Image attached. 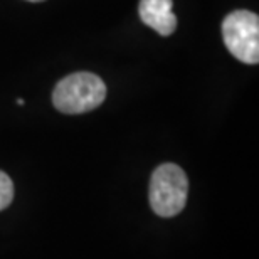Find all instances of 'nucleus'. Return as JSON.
<instances>
[{
	"label": "nucleus",
	"instance_id": "nucleus-1",
	"mask_svg": "<svg viewBox=\"0 0 259 259\" xmlns=\"http://www.w3.org/2000/svg\"><path fill=\"white\" fill-rule=\"evenodd\" d=\"M106 98V84L93 72H74L54 88L53 105L66 115H81L96 110Z\"/></svg>",
	"mask_w": 259,
	"mask_h": 259
},
{
	"label": "nucleus",
	"instance_id": "nucleus-2",
	"mask_svg": "<svg viewBox=\"0 0 259 259\" xmlns=\"http://www.w3.org/2000/svg\"><path fill=\"white\" fill-rule=\"evenodd\" d=\"M189 195V179L179 165L162 163L150 179L148 199L160 217H174L182 212Z\"/></svg>",
	"mask_w": 259,
	"mask_h": 259
},
{
	"label": "nucleus",
	"instance_id": "nucleus-3",
	"mask_svg": "<svg viewBox=\"0 0 259 259\" xmlns=\"http://www.w3.org/2000/svg\"><path fill=\"white\" fill-rule=\"evenodd\" d=\"M222 39L229 53L246 64L259 63V17L249 10H234L222 22Z\"/></svg>",
	"mask_w": 259,
	"mask_h": 259
},
{
	"label": "nucleus",
	"instance_id": "nucleus-4",
	"mask_svg": "<svg viewBox=\"0 0 259 259\" xmlns=\"http://www.w3.org/2000/svg\"><path fill=\"white\" fill-rule=\"evenodd\" d=\"M172 0H140L138 14L145 25L167 37L177 29V17L172 12Z\"/></svg>",
	"mask_w": 259,
	"mask_h": 259
},
{
	"label": "nucleus",
	"instance_id": "nucleus-5",
	"mask_svg": "<svg viewBox=\"0 0 259 259\" xmlns=\"http://www.w3.org/2000/svg\"><path fill=\"white\" fill-rule=\"evenodd\" d=\"M14 199V184L5 172L0 170V210L10 205Z\"/></svg>",
	"mask_w": 259,
	"mask_h": 259
},
{
	"label": "nucleus",
	"instance_id": "nucleus-6",
	"mask_svg": "<svg viewBox=\"0 0 259 259\" xmlns=\"http://www.w3.org/2000/svg\"><path fill=\"white\" fill-rule=\"evenodd\" d=\"M27 2H42V0H27Z\"/></svg>",
	"mask_w": 259,
	"mask_h": 259
}]
</instances>
